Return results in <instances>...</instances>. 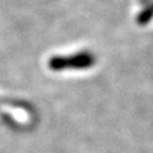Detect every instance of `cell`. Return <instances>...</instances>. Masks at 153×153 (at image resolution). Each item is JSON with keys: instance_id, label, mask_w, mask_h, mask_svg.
Wrapping results in <instances>:
<instances>
[{"instance_id": "1", "label": "cell", "mask_w": 153, "mask_h": 153, "mask_svg": "<svg viewBox=\"0 0 153 153\" xmlns=\"http://www.w3.org/2000/svg\"><path fill=\"white\" fill-rule=\"evenodd\" d=\"M91 64V58L88 56H80V57H75L71 59H56L52 62L53 68H64V66H86Z\"/></svg>"}]
</instances>
